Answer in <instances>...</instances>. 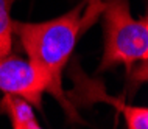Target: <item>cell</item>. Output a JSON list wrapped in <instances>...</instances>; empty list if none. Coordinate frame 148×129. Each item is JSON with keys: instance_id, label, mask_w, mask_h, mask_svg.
I'll return each instance as SVG.
<instances>
[{"instance_id": "obj_5", "label": "cell", "mask_w": 148, "mask_h": 129, "mask_svg": "<svg viewBox=\"0 0 148 129\" xmlns=\"http://www.w3.org/2000/svg\"><path fill=\"white\" fill-rule=\"evenodd\" d=\"M0 109L8 115L14 129H39L31 103L14 94H5L0 101Z\"/></svg>"}, {"instance_id": "obj_2", "label": "cell", "mask_w": 148, "mask_h": 129, "mask_svg": "<svg viewBox=\"0 0 148 129\" xmlns=\"http://www.w3.org/2000/svg\"><path fill=\"white\" fill-rule=\"evenodd\" d=\"M105 51L100 70L125 66L128 72L136 62L148 59V19H134L128 0L103 2Z\"/></svg>"}, {"instance_id": "obj_1", "label": "cell", "mask_w": 148, "mask_h": 129, "mask_svg": "<svg viewBox=\"0 0 148 129\" xmlns=\"http://www.w3.org/2000/svg\"><path fill=\"white\" fill-rule=\"evenodd\" d=\"M86 2L53 20L30 23L13 20V34H16L25 50L28 61L39 70L47 81V94L53 95L59 104L73 118V107L66 100L61 86L62 70L69 61L83 25V8Z\"/></svg>"}, {"instance_id": "obj_4", "label": "cell", "mask_w": 148, "mask_h": 129, "mask_svg": "<svg viewBox=\"0 0 148 129\" xmlns=\"http://www.w3.org/2000/svg\"><path fill=\"white\" fill-rule=\"evenodd\" d=\"M72 79L75 81V92L79 94V100H100L111 106H114L117 111L123 114L126 128L130 129H147L148 128V109L137 107V106H128L122 100L112 98L105 92L103 84L100 81L92 83L83 73L78 76L73 75Z\"/></svg>"}, {"instance_id": "obj_3", "label": "cell", "mask_w": 148, "mask_h": 129, "mask_svg": "<svg viewBox=\"0 0 148 129\" xmlns=\"http://www.w3.org/2000/svg\"><path fill=\"white\" fill-rule=\"evenodd\" d=\"M0 90L19 95L30 101L31 106L42 109L47 81L30 61L10 53L0 58Z\"/></svg>"}, {"instance_id": "obj_6", "label": "cell", "mask_w": 148, "mask_h": 129, "mask_svg": "<svg viewBox=\"0 0 148 129\" xmlns=\"http://www.w3.org/2000/svg\"><path fill=\"white\" fill-rule=\"evenodd\" d=\"M16 0H0V58L10 55L13 50V20L11 8Z\"/></svg>"}]
</instances>
